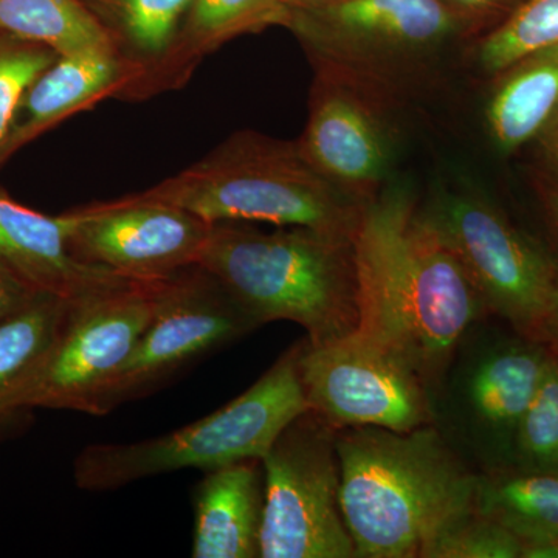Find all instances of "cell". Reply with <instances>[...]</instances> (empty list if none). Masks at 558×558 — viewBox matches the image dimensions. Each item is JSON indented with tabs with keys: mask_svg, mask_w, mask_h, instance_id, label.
I'll return each mask as SVG.
<instances>
[{
	"mask_svg": "<svg viewBox=\"0 0 558 558\" xmlns=\"http://www.w3.org/2000/svg\"><path fill=\"white\" fill-rule=\"evenodd\" d=\"M362 339L399 359L432 398L459 341L490 317L468 271L410 191L366 202L354 234Z\"/></svg>",
	"mask_w": 558,
	"mask_h": 558,
	"instance_id": "6da1fadb",
	"label": "cell"
},
{
	"mask_svg": "<svg viewBox=\"0 0 558 558\" xmlns=\"http://www.w3.org/2000/svg\"><path fill=\"white\" fill-rule=\"evenodd\" d=\"M340 501L355 558H425L475 509L478 475L435 425L337 429Z\"/></svg>",
	"mask_w": 558,
	"mask_h": 558,
	"instance_id": "7a4b0ae2",
	"label": "cell"
},
{
	"mask_svg": "<svg viewBox=\"0 0 558 558\" xmlns=\"http://www.w3.org/2000/svg\"><path fill=\"white\" fill-rule=\"evenodd\" d=\"M259 326L292 322L312 347L359 328L354 241L306 227L213 223L199 264Z\"/></svg>",
	"mask_w": 558,
	"mask_h": 558,
	"instance_id": "3957f363",
	"label": "cell"
},
{
	"mask_svg": "<svg viewBox=\"0 0 558 558\" xmlns=\"http://www.w3.org/2000/svg\"><path fill=\"white\" fill-rule=\"evenodd\" d=\"M131 196L186 209L209 223L306 227L352 240L366 204L319 174L299 143L256 132L234 135L193 167Z\"/></svg>",
	"mask_w": 558,
	"mask_h": 558,
	"instance_id": "277c9868",
	"label": "cell"
},
{
	"mask_svg": "<svg viewBox=\"0 0 558 558\" xmlns=\"http://www.w3.org/2000/svg\"><path fill=\"white\" fill-rule=\"evenodd\" d=\"M301 341L241 396L208 416L159 438L92 444L73 464L81 490L109 492L178 470L204 472L263 459L293 418L310 410L301 387Z\"/></svg>",
	"mask_w": 558,
	"mask_h": 558,
	"instance_id": "5b68a950",
	"label": "cell"
},
{
	"mask_svg": "<svg viewBox=\"0 0 558 558\" xmlns=\"http://www.w3.org/2000/svg\"><path fill=\"white\" fill-rule=\"evenodd\" d=\"M286 28L317 70L351 81L387 105L433 72L453 44L469 40L439 0H340L290 9Z\"/></svg>",
	"mask_w": 558,
	"mask_h": 558,
	"instance_id": "8992f818",
	"label": "cell"
},
{
	"mask_svg": "<svg viewBox=\"0 0 558 558\" xmlns=\"http://www.w3.org/2000/svg\"><path fill=\"white\" fill-rule=\"evenodd\" d=\"M484 319L459 341L432 395V413L433 425L470 468L494 473L513 469L517 429L550 351L519 332L494 333Z\"/></svg>",
	"mask_w": 558,
	"mask_h": 558,
	"instance_id": "52a82bcc",
	"label": "cell"
},
{
	"mask_svg": "<svg viewBox=\"0 0 558 558\" xmlns=\"http://www.w3.org/2000/svg\"><path fill=\"white\" fill-rule=\"evenodd\" d=\"M259 558H355L340 501L336 429L307 410L263 459Z\"/></svg>",
	"mask_w": 558,
	"mask_h": 558,
	"instance_id": "ba28073f",
	"label": "cell"
},
{
	"mask_svg": "<svg viewBox=\"0 0 558 558\" xmlns=\"http://www.w3.org/2000/svg\"><path fill=\"white\" fill-rule=\"evenodd\" d=\"M161 281H131L70 303L57 341L14 411L72 410L101 416V400L148 326Z\"/></svg>",
	"mask_w": 558,
	"mask_h": 558,
	"instance_id": "9c48e42d",
	"label": "cell"
},
{
	"mask_svg": "<svg viewBox=\"0 0 558 558\" xmlns=\"http://www.w3.org/2000/svg\"><path fill=\"white\" fill-rule=\"evenodd\" d=\"M424 211L468 271L490 317L542 343L557 260L497 205L472 191L442 193Z\"/></svg>",
	"mask_w": 558,
	"mask_h": 558,
	"instance_id": "30bf717a",
	"label": "cell"
},
{
	"mask_svg": "<svg viewBox=\"0 0 558 558\" xmlns=\"http://www.w3.org/2000/svg\"><path fill=\"white\" fill-rule=\"evenodd\" d=\"M258 328V322L202 267L165 278L137 348L105 392L101 416L149 395L179 371Z\"/></svg>",
	"mask_w": 558,
	"mask_h": 558,
	"instance_id": "8fae6325",
	"label": "cell"
},
{
	"mask_svg": "<svg viewBox=\"0 0 558 558\" xmlns=\"http://www.w3.org/2000/svg\"><path fill=\"white\" fill-rule=\"evenodd\" d=\"M300 380L307 407L330 428H388L433 424L424 381L399 359L357 333L312 347L301 340Z\"/></svg>",
	"mask_w": 558,
	"mask_h": 558,
	"instance_id": "7c38bea8",
	"label": "cell"
},
{
	"mask_svg": "<svg viewBox=\"0 0 558 558\" xmlns=\"http://www.w3.org/2000/svg\"><path fill=\"white\" fill-rule=\"evenodd\" d=\"M72 213L73 255L134 281H157L197 266L213 227L186 209L131 194Z\"/></svg>",
	"mask_w": 558,
	"mask_h": 558,
	"instance_id": "4fadbf2b",
	"label": "cell"
},
{
	"mask_svg": "<svg viewBox=\"0 0 558 558\" xmlns=\"http://www.w3.org/2000/svg\"><path fill=\"white\" fill-rule=\"evenodd\" d=\"M388 105L368 90L317 70L310 119L299 140L304 159L360 202L385 186L395 157Z\"/></svg>",
	"mask_w": 558,
	"mask_h": 558,
	"instance_id": "5bb4252c",
	"label": "cell"
},
{
	"mask_svg": "<svg viewBox=\"0 0 558 558\" xmlns=\"http://www.w3.org/2000/svg\"><path fill=\"white\" fill-rule=\"evenodd\" d=\"M73 222L72 211L44 215L0 189V260L31 288L69 301L131 281L73 255Z\"/></svg>",
	"mask_w": 558,
	"mask_h": 558,
	"instance_id": "9a60e30c",
	"label": "cell"
},
{
	"mask_svg": "<svg viewBox=\"0 0 558 558\" xmlns=\"http://www.w3.org/2000/svg\"><path fill=\"white\" fill-rule=\"evenodd\" d=\"M138 76L137 65L120 50L58 54L57 61L25 92L13 130L0 153V163L72 113L113 92L131 90Z\"/></svg>",
	"mask_w": 558,
	"mask_h": 558,
	"instance_id": "2e32d148",
	"label": "cell"
},
{
	"mask_svg": "<svg viewBox=\"0 0 558 558\" xmlns=\"http://www.w3.org/2000/svg\"><path fill=\"white\" fill-rule=\"evenodd\" d=\"M191 557L258 558L264 513L260 459L205 472L194 490Z\"/></svg>",
	"mask_w": 558,
	"mask_h": 558,
	"instance_id": "e0dca14e",
	"label": "cell"
},
{
	"mask_svg": "<svg viewBox=\"0 0 558 558\" xmlns=\"http://www.w3.org/2000/svg\"><path fill=\"white\" fill-rule=\"evenodd\" d=\"M558 106V44L534 51L495 76L488 98V134L499 150L534 142Z\"/></svg>",
	"mask_w": 558,
	"mask_h": 558,
	"instance_id": "ac0fdd59",
	"label": "cell"
},
{
	"mask_svg": "<svg viewBox=\"0 0 558 558\" xmlns=\"http://www.w3.org/2000/svg\"><path fill=\"white\" fill-rule=\"evenodd\" d=\"M290 9L281 0H193L171 50L157 70L163 78L186 76L204 54L229 40L269 27H288Z\"/></svg>",
	"mask_w": 558,
	"mask_h": 558,
	"instance_id": "d6986e66",
	"label": "cell"
},
{
	"mask_svg": "<svg viewBox=\"0 0 558 558\" xmlns=\"http://www.w3.org/2000/svg\"><path fill=\"white\" fill-rule=\"evenodd\" d=\"M475 509L521 545L558 542V472L480 473Z\"/></svg>",
	"mask_w": 558,
	"mask_h": 558,
	"instance_id": "ffe728a7",
	"label": "cell"
},
{
	"mask_svg": "<svg viewBox=\"0 0 558 558\" xmlns=\"http://www.w3.org/2000/svg\"><path fill=\"white\" fill-rule=\"evenodd\" d=\"M72 301L38 292L27 304L0 319V422L43 365L60 336Z\"/></svg>",
	"mask_w": 558,
	"mask_h": 558,
	"instance_id": "44dd1931",
	"label": "cell"
},
{
	"mask_svg": "<svg viewBox=\"0 0 558 558\" xmlns=\"http://www.w3.org/2000/svg\"><path fill=\"white\" fill-rule=\"evenodd\" d=\"M0 31L57 54L121 51L116 35L81 0H0Z\"/></svg>",
	"mask_w": 558,
	"mask_h": 558,
	"instance_id": "7402d4cb",
	"label": "cell"
},
{
	"mask_svg": "<svg viewBox=\"0 0 558 558\" xmlns=\"http://www.w3.org/2000/svg\"><path fill=\"white\" fill-rule=\"evenodd\" d=\"M112 10L130 53L128 60L143 75L159 65L178 38L193 0H102ZM154 68V69H156ZM140 80V78H138ZM137 80V81H138Z\"/></svg>",
	"mask_w": 558,
	"mask_h": 558,
	"instance_id": "603a6c76",
	"label": "cell"
},
{
	"mask_svg": "<svg viewBox=\"0 0 558 558\" xmlns=\"http://www.w3.org/2000/svg\"><path fill=\"white\" fill-rule=\"evenodd\" d=\"M476 40V62L495 78L521 58L558 44V0H526L508 21Z\"/></svg>",
	"mask_w": 558,
	"mask_h": 558,
	"instance_id": "cb8c5ba5",
	"label": "cell"
},
{
	"mask_svg": "<svg viewBox=\"0 0 558 558\" xmlns=\"http://www.w3.org/2000/svg\"><path fill=\"white\" fill-rule=\"evenodd\" d=\"M513 459V469L558 472V354L554 352L521 417Z\"/></svg>",
	"mask_w": 558,
	"mask_h": 558,
	"instance_id": "d4e9b609",
	"label": "cell"
},
{
	"mask_svg": "<svg viewBox=\"0 0 558 558\" xmlns=\"http://www.w3.org/2000/svg\"><path fill=\"white\" fill-rule=\"evenodd\" d=\"M58 54L40 44L0 31V153L5 146L22 98Z\"/></svg>",
	"mask_w": 558,
	"mask_h": 558,
	"instance_id": "484cf974",
	"label": "cell"
},
{
	"mask_svg": "<svg viewBox=\"0 0 558 558\" xmlns=\"http://www.w3.org/2000/svg\"><path fill=\"white\" fill-rule=\"evenodd\" d=\"M521 549L508 529L473 509L435 539L425 558H521Z\"/></svg>",
	"mask_w": 558,
	"mask_h": 558,
	"instance_id": "4316f807",
	"label": "cell"
},
{
	"mask_svg": "<svg viewBox=\"0 0 558 558\" xmlns=\"http://www.w3.org/2000/svg\"><path fill=\"white\" fill-rule=\"evenodd\" d=\"M464 28L469 40H476L508 21L526 0H439Z\"/></svg>",
	"mask_w": 558,
	"mask_h": 558,
	"instance_id": "83f0119b",
	"label": "cell"
},
{
	"mask_svg": "<svg viewBox=\"0 0 558 558\" xmlns=\"http://www.w3.org/2000/svg\"><path fill=\"white\" fill-rule=\"evenodd\" d=\"M38 290L31 288L0 260V319L27 304Z\"/></svg>",
	"mask_w": 558,
	"mask_h": 558,
	"instance_id": "f1b7e54d",
	"label": "cell"
},
{
	"mask_svg": "<svg viewBox=\"0 0 558 558\" xmlns=\"http://www.w3.org/2000/svg\"><path fill=\"white\" fill-rule=\"evenodd\" d=\"M534 142H537L545 171L558 180V106Z\"/></svg>",
	"mask_w": 558,
	"mask_h": 558,
	"instance_id": "f546056e",
	"label": "cell"
},
{
	"mask_svg": "<svg viewBox=\"0 0 558 558\" xmlns=\"http://www.w3.org/2000/svg\"><path fill=\"white\" fill-rule=\"evenodd\" d=\"M535 190H537L538 199L545 209L550 227L558 234V180L554 179L546 171H538L535 174Z\"/></svg>",
	"mask_w": 558,
	"mask_h": 558,
	"instance_id": "4dcf8cb0",
	"label": "cell"
},
{
	"mask_svg": "<svg viewBox=\"0 0 558 558\" xmlns=\"http://www.w3.org/2000/svg\"><path fill=\"white\" fill-rule=\"evenodd\" d=\"M542 343L546 344L550 352L558 354V270L550 290L545 322H543Z\"/></svg>",
	"mask_w": 558,
	"mask_h": 558,
	"instance_id": "1f68e13d",
	"label": "cell"
},
{
	"mask_svg": "<svg viewBox=\"0 0 558 558\" xmlns=\"http://www.w3.org/2000/svg\"><path fill=\"white\" fill-rule=\"evenodd\" d=\"M289 9H315V7L330 5V3L340 2V0H281Z\"/></svg>",
	"mask_w": 558,
	"mask_h": 558,
	"instance_id": "d6a6232c",
	"label": "cell"
}]
</instances>
